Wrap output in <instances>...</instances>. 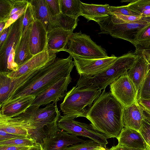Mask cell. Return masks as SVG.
Listing matches in <instances>:
<instances>
[{"label": "cell", "mask_w": 150, "mask_h": 150, "mask_svg": "<svg viewBox=\"0 0 150 150\" xmlns=\"http://www.w3.org/2000/svg\"><path fill=\"white\" fill-rule=\"evenodd\" d=\"M123 109L110 92H106L104 89L94 102L86 118L96 130L107 139L116 138L124 127Z\"/></svg>", "instance_id": "1"}, {"label": "cell", "mask_w": 150, "mask_h": 150, "mask_svg": "<svg viewBox=\"0 0 150 150\" xmlns=\"http://www.w3.org/2000/svg\"><path fill=\"white\" fill-rule=\"evenodd\" d=\"M73 58L71 54L66 59L56 58L18 88L4 104L27 96L37 97L61 78L70 74L74 66Z\"/></svg>", "instance_id": "2"}, {"label": "cell", "mask_w": 150, "mask_h": 150, "mask_svg": "<svg viewBox=\"0 0 150 150\" xmlns=\"http://www.w3.org/2000/svg\"><path fill=\"white\" fill-rule=\"evenodd\" d=\"M40 107L31 106L19 116L36 127L31 137L36 142L39 140L42 144L43 139L52 135L58 130L57 122L61 115L57 105L53 103L45 108Z\"/></svg>", "instance_id": "3"}, {"label": "cell", "mask_w": 150, "mask_h": 150, "mask_svg": "<svg viewBox=\"0 0 150 150\" xmlns=\"http://www.w3.org/2000/svg\"><path fill=\"white\" fill-rule=\"evenodd\" d=\"M101 90L93 86L73 87L60 105L63 115L86 118L94 102L101 94Z\"/></svg>", "instance_id": "4"}, {"label": "cell", "mask_w": 150, "mask_h": 150, "mask_svg": "<svg viewBox=\"0 0 150 150\" xmlns=\"http://www.w3.org/2000/svg\"><path fill=\"white\" fill-rule=\"evenodd\" d=\"M132 52L117 57L110 67L92 76H80L76 86H93L102 89L106 87L128 71L138 58Z\"/></svg>", "instance_id": "5"}, {"label": "cell", "mask_w": 150, "mask_h": 150, "mask_svg": "<svg viewBox=\"0 0 150 150\" xmlns=\"http://www.w3.org/2000/svg\"><path fill=\"white\" fill-rule=\"evenodd\" d=\"M64 51L69 54L86 59L108 57L106 51L93 41L89 36L79 32L73 33Z\"/></svg>", "instance_id": "6"}, {"label": "cell", "mask_w": 150, "mask_h": 150, "mask_svg": "<svg viewBox=\"0 0 150 150\" xmlns=\"http://www.w3.org/2000/svg\"><path fill=\"white\" fill-rule=\"evenodd\" d=\"M149 17L129 22L114 23L107 17L98 23L101 33L110 35L112 37L127 41L135 47L134 40L139 33L149 23Z\"/></svg>", "instance_id": "7"}, {"label": "cell", "mask_w": 150, "mask_h": 150, "mask_svg": "<svg viewBox=\"0 0 150 150\" xmlns=\"http://www.w3.org/2000/svg\"><path fill=\"white\" fill-rule=\"evenodd\" d=\"M75 118L72 116H61L57 122L58 127L71 134L88 137L106 148L108 142L104 134L96 130L91 124L79 122Z\"/></svg>", "instance_id": "8"}, {"label": "cell", "mask_w": 150, "mask_h": 150, "mask_svg": "<svg viewBox=\"0 0 150 150\" xmlns=\"http://www.w3.org/2000/svg\"><path fill=\"white\" fill-rule=\"evenodd\" d=\"M127 71L109 85L110 93L123 107L138 102V93L128 76Z\"/></svg>", "instance_id": "9"}, {"label": "cell", "mask_w": 150, "mask_h": 150, "mask_svg": "<svg viewBox=\"0 0 150 150\" xmlns=\"http://www.w3.org/2000/svg\"><path fill=\"white\" fill-rule=\"evenodd\" d=\"M74 66L80 76H92L111 66L117 57L114 54L102 58L86 59L71 55Z\"/></svg>", "instance_id": "10"}, {"label": "cell", "mask_w": 150, "mask_h": 150, "mask_svg": "<svg viewBox=\"0 0 150 150\" xmlns=\"http://www.w3.org/2000/svg\"><path fill=\"white\" fill-rule=\"evenodd\" d=\"M71 80L70 74L61 78L36 97L31 106L40 107L47 105L51 102L57 105L58 101L64 98L67 93L68 86Z\"/></svg>", "instance_id": "11"}, {"label": "cell", "mask_w": 150, "mask_h": 150, "mask_svg": "<svg viewBox=\"0 0 150 150\" xmlns=\"http://www.w3.org/2000/svg\"><path fill=\"white\" fill-rule=\"evenodd\" d=\"M36 129L21 117H11L0 113V130L20 137H31Z\"/></svg>", "instance_id": "12"}, {"label": "cell", "mask_w": 150, "mask_h": 150, "mask_svg": "<svg viewBox=\"0 0 150 150\" xmlns=\"http://www.w3.org/2000/svg\"><path fill=\"white\" fill-rule=\"evenodd\" d=\"M22 19V16L11 25L8 37L0 48V72H8V58L13 49L16 50L21 36Z\"/></svg>", "instance_id": "13"}, {"label": "cell", "mask_w": 150, "mask_h": 150, "mask_svg": "<svg viewBox=\"0 0 150 150\" xmlns=\"http://www.w3.org/2000/svg\"><path fill=\"white\" fill-rule=\"evenodd\" d=\"M56 54L50 52L47 48L43 51L33 56L30 59L19 66L16 71L8 73V76L12 79L19 77L53 62L56 59Z\"/></svg>", "instance_id": "14"}, {"label": "cell", "mask_w": 150, "mask_h": 150, "mask_svg": "<svg viewBox=\"0 0 150 150\" xmlns=\"http://www.w3.org/2000/svg\"><path fill=\"white\" fill-rule=\"evenodd\" d=\"M85 141L59 128L52 135L43 139L42 145L43 150H64L70 145Z\"/></svg>", "instance_id": "15"}, {"label": "cell", "mask_w": 150, "mask_h": 150, "mask_svg": "<svg viewBox=\"0 0 150 150\" xmlns=\"http://www.w3.org/2000/svg\"><path fill=\"white\" fill-rule=\"evenodd\" d=\"M47 31L42 23L36 20L31 24L29 38L30 52L34 56L47 48Z\"/></svg>", "instance_id": "16"}, {"label": "cell", "mask_w": 150, "mask_h": 150, "mask_svg": "<svg viewBox=\"0 0 150 150\" xmlns=\"http://www.w3.org/2000/svg\"><path fill=\"white\" fill-rule=\"evenodd\" d=\"M73 31L55 28L47 32V48L53 54L64 51Z\"/></svg>", "instance_id": "17"}, {"label": "cell", "mask_w": 150, "mask_h": 150, "mask_svg": "<svg viewBox=\"0 0 150 150\" xmlns=\"http://www.w3.org/2000/svg\"><path fill=\"white\" fill-rule=\"evenodd\" d=\"M144 117L138 102L123 107L122 122L123 127L139 131Z\"/></svg>", "instance_id": "18"}, {"label": "cell", "mask_w": 150, "mask_h": 150, "mask_svg": "<svg viewBox=\"0 0 150 150\" xmlns=\"http://www.w3.org/2000/svg\"><path fill=\"white\" fill-rule=\"evenodd\" d=\"M35 98V96L28 95L5 103L1 108L0 113L11 117L18 116L31 106Z\"/></svg>", "instance_id": "19"}, {"label": "cell", "mask_w": 150, "mask_h": 150, "mask_svg": "<svg viewBox=\"0 0 150 150\" xmlns=\"http://www.w3.org/2000/svg\"><path fill=\"white\" fill-rule=\"evenodd\" d=\"M116 138L118 145L129 148L146 150V143L138 131L124 127Z\"/></svg>", "instance_id": "20"}, {"label": "cell", "mask_w": 150, "mask_h": 150, "mask_svg": "<svg viewBox=\"0 0 150 150\" xmlns=\"http://www.w3.org/2000/svg\"><path fill=\"white\" fill-rule=\"evenodd\" d=\"M136 61L127 71L128 76L138 93L150 68V65L141 56H138Z\"/></svg>", "instance_id": "21"}, {"label": "cell", "mask_w": 150, "mask_h": 150, "mask_svg": "<svg viewBox=\"0 0 150 150\" xmlns=\"http://www.w3.org/2000/svg\"><path fill=\"white\" fill-rule=\"evenodd\" d=\"M109 6L107 4H90L81 2V16L87 19L88 21L93 20L98 23L109 15Z\"/></svg>", "instance_id": "22"}, {"label": "cell", "mask_w": 150, "mask_h": 150, "mask_svg": "<svg viewBox=\"0 0 150 150\" xmlns=\"http://www.w3.org/2000/svg\"><path fill=\"white\" fill-rule=\"evenodd\" d=\"M31 24L24 33L22 35L15 51L14 60L19 67L33 56L30 52L29 47V38Z\"/></svg>", "instance_id": "23"}, {"label": "cell", "mask_w": 150, "mask_h": 150, "mask_svg": "<svg viewBox=\"0 0 150 150\" xmlns=\"http://www.w3.org/2000/svg\"><path fill=\"white\" fill-rule=\"evenodd\" d=\"M28 1L33 8L35 20L40 21L47 32L50 31L52 23V17L48 8L46 0Z\"/></svg>", "instance_id": "24"}, {"label": "cell", "mask_w": 150, "mask_h": 150, "mask_svg": "<svg viewBox=\"0 0 150 150\" xmlns=\"http://www.w3.org/2000/svg\"><path fill=\"white\" fill-rule=\"evenodd\" d=\"M52 17V23L51 30L59 28L66 30L73 31L77 25L79 20L78 18L61 13L57 16Z\"/></svg>", "instance_id": "25"}, {"label": "cell", "mask_w": 150, "mask_h": 150, "mask_svg": "<svg viewBox=\"0 0 150 150\" xmlns=\"http://www.w3.org/2000/svg\"><path fill=\"white\" fill-rule=\"evenodd\" d=\"M81 3L80 0H60L61 13L78 18L81 16Z\"/></svg>", "instance_id": "26"}, {"label": "cell", "mask_w": 150, "mask_h": 150, "mask_svg": "<svg viewBox=\"0 0 150 150\" xmlns=\"http://www.w3.org/2000/svg\"><path fill=\"white\" fill-rule=\"evenodd\" d=\"M8 72H0V108L8 99L11 87L12 79Z\"/></svg>", "instance_id": "27"}, {"label": "cell", "mask_w": 150, "mask_h": 150, "mask_svg": "<svg viewBox=\"0 0 150 150\" xmlns=\"http://www.w3.org/2000/svg\"><path fill=\"white\" fill-rule=\"evenodd\" d=\"M121 2H129L127 5L139 13L143 18L150 17V0H122Z\"/></svg>", "instance_id": "28"}, {"label": "cell", "mask_w": 150, "mask_h": 150, "mask_svg": "<svg viewBox=\"0 0 150 150\" xmlns=\"http://www.w3.org/2000/svg\"><path fill=\"white\" fill-rule=\"evenodd\" d=\"M36 141L31 137H19L0 141V146H17L32 147L36 144Z\"/></svg>", "instance_id": "29"}, {"label": "cell", "mask_w": 150, "mask_h": 150, "mask_svg": "<svg viewBox=\"0 0 150 150\" xmlns=\"http://www.w3.org/2000/svg\"><path fill=\"white\" fill-rule=\"evenodd\" d=\"M42 67L37 69L29 72L18 78L12 79L11 87L8 99L18 88L31 79Z\"/></svg>", "instance_id": "30"}, {"label": "cell", "mask_w": 150, "mask_h": 150, "mask_svg": "<svg viewBox=\"0 0 150 150\" xmlns=\"http://www.w3.org/2000/svg\"><path fill=\"white\" fill-rule=\"evenodd\" d=\"M29 2L22 15V35L24 33L28 27L35 20L33 8L31 3L29 1Z\"/></svg>", "instance_id": "31"}, {"label": "cell", "mask_w": 150, "mask_h": 150, "mask_svg": "<svg viewBox=\"0 0 150 150\" xmlns=\"http://www.w3.org/2000/svg\"><path fill=\"white\" fill-rule=\"evenodd\" d=\"M150 99V68L139 91L138 101Z\"/></svg>", "instance_id": "32"}, {"label": "cell", "mask_w": 150, "mask_h": 150, "mask_svg": "<svg viewBox=\"0 0 150 150\" xmlns=\"http://www.w3.org/2000/svg\"><path fill=\"white\" fill-rule=\"evenodd\" d=\"M109 9V15H121L141 16V14L131 9L127 5L119 6H110Z\"/></svg>", "instance_id": "33"}, {"label": "cell", "mask_w": 150, "mask_h": 150, "mask_svg": "<svg viewBox=\"0 0 150 150\" xmlns=\"http://www.w3.org/2000/svg\"><path fill=\"white\" fill-rule=\"evenodd\" d=\"M134 41L135 46L137 44L150 43V17H149L148 24L139 32Z\"/></svg>", "instance_id": "34"}, {"label": "cell", "mask_w": 150, "mask_h": 150, "mask_svg": "<svg viewBox=\"0 0 150 150\" xmlns=\"http://www.w3.org/2000/svg\"><path fill=\"white\" fill-rule=\"evenodd\" d=\"M13 6L12 0H0V21L6 22Z\"/></svg>", "instance_id": "35"}, {"label": "cell", "mask_w": 150, "mask_h": 150, "mask_svg": "<svg viewBox=\"0 0 150 150\" xmlns=\"http://www.w3.org/2000/svg\"><path fill=\"white\" fill-rule=\"evenodd\" d=\"M99 146V144L91 140H87L73 144L66 148L64 150H94Z\"/></svg>", "instance_id": "36"}, {"label": "cell", "mask_w": 150, "mask_h": 150, "mask_svg": "<svg viewBox=\"0 0 150 150\" xmlns=\"http://www.w3.org/2000/svg\"><path fill=\"white\" fill-rule=\"evenodd\" d=\"M114 23H122L137 21L143 18L140 16H129L121 15H109L108 17Z\"/></svg>", "instance_id": "37"}, {"label": "cell", "mask_w": 150, "mask_h": 150, "mask_svg": "<svg viewBox=\"0 0 150 150\" xmlns=\"http://www.w3.org/2000/svg\"><path fill=\"white\" fill-rule=\"evenodd\" d=\"M135 47L134 53L138 56L143 57L150 65V43L137 44Z\"/></svg>", "instance_id": "38"}, {"label": "cell", "mask_w": 150, "mask_h": 150, "mask_svg": "<svg viewBox=\"0 0 150 150\" xmlns=\"http://www.w3.org/2000/svg\"><path fill=\"white\" fill-rule=\"evenodd\" d=\"M139 132L146 143L150 146V124L145 119L142 121Z\"/></svg>", "instance_id": "39"}, {"label": "cell", "mask_w": 150, "mask_h": 150, "mask_svg": "<svg viewBox=\"0 0 150 150\" xmlns=\"http://www.w3.org/2000/svg\"><path fill=\"white\" fill-rule=\"evenodd\" d=\"M46 1L52 17L57 16L61 13L60 0H46Z\"/></svg>", "instance_id": "40"}, {"label": "cell", "mask_w": 150, "mask_h": 150, "mask_svg": "<svg viewBox=\"0 0 150 150\" xmlns=\"http://www.w3.org/2000/svg\"><path fill=\"white\" fill-rule=\"evenodd\" d=\"M15 50V49H13L8 58L7 68L9 73L12 71H16L19 67L14 60Z\"/></svg>", "instance_id": "41"}, {"label": "cell", "mask_w": 150, "mask_h": 150, "mask_svg": "<svg viewBox=\"0 0 150 150\" xmlns=\"http://www.w3.org/2000/svg\"><path fill=\"white\" fill-rule=\"evenodd\" d=\"M31 147L17 146H0V150H28Z\"/></svg>", "instance_id": "42"}, {"label": "cell", "mask_w": 150, "mask_h": 150, "mask_svg": "<svg viewBox=\"0 0 150 150\" xmlns=\"http://www.w3.org/2000/svg\"><path fill=\"white\" fill-rule=\"evenodd\" d=\"M19 137H21L10 134L0 130V141L10 139Z\"/></svg>", "instance_id": "43"}, {"label": "cell", "mask_w": 150, "mask_h": 150, "mask_svg": "<svg viewBox=\"0 0 150 150\" xmlns=\"http://www.w3.org/2000/svg\"><path fill=\"white\" fill-rule=\"evenodd\" d=\"M11 28V25L6 28L4 29L0 33V48L2 46L9 34Z\"/></svg>", "instance_id": "44"}, {"label": "cell", "mask_w": 150, "mask_h": 150, "mask_svg": "<svg viewBox=\"0 0 150 150\" xmlns=\"http://www.w3.org/2000/svg\"><path fill=\"white\" fill-rule=\"evenodd\" d=\"M138 103L140 106L150 111V99L139 101Z\"/></svg>", "instance_id": "45"}, {"label": "cell", "mask_w": 150, "mask_h": 150, "mask_svg": "<svg viewBox=\"0 0 150 150\" xmlns=\"http://www.w3.org/2000/svg\"><path fill=\"white\" fill-rule=\"evenodd\" d=\"M140 106L142 109L145 119L150 124V111L140 105Z\"/></svg>", "instance_id": "46"}, {"label": "cell", "mask_w": 150, "mask_h": 150, "mask_svg": "<svg viewBox=\"0 0 150 150\" xmlns=\"http://www.w3.org/2000/svg\"><path fill=\"white\" fill-rule=\"evenodd\" d=\"M108 150H129L126 147L118 144L112 146Z\"/></svg>", "instance_id": "47"}, {"label": "cell", "mask_w": 150, "mask_h": 150, "mask_svg": "<svg viewBox=\"0 0 150 150\" xmlns=\"http://www.w3.org/2000/svg\"><path fill=\"white\" fill-rule=\"evenodd\" d=\"M28 150H43V149L41 144L37 142L34 146Z\"/></svg>", "instance_id": "48"}, {"label": "cell", "mask_w": 150, "mask_h": 150, "mask_svg": "<svg viewBox=\"0 0 150 150\" xmlns=\"http://www.w3.org/2000/svg\"><path fill=\"white\" fill-rule=\"evenodd\" d=\"M6 22L4 21H0V33L1 32L5 27Z\"/></svg>", "instance_id": "49"}, {"label": "cell", "mask_w": 150, "mask_h": 150, "mask_svg": "<svg viewBox=\"0 0 150 150\" xmlns=\"http://www.w3.org/2000/svg\"><path fill=\"white\" fill-rule=\"evenodd\" d=\"M94 150H107L106 148L102 146H99Z\"/></svg>", "instance_id": "50"}, {"label": "cell", "mask_w": 150, "mask_h": 150, "mask_svg": "<svg viewBox=\"0 0 150 150\" xmlns=\"http://www.w3.org/2000/svg\"><path fill=\"white\" fill-rule=\"evenodd\" d=\"M127 148L129 149V150H146H146H144V149H135L129 148H127Z\"/></svg>", "instance_id": "51"}, {"label": "cell", "mask_w": 150, "mask_h": 150, "mask_svg": "<svg viewBox=\"0 0 150 150\" xmlns=\"http://www.w3.org/2000/svg\"><path fill=\"white\" fill-rule=\"evenodd\" d=\"M146 145V150H150V146L147 144Z\"/></svg>", "instance_id": "52"}]
</instances>
